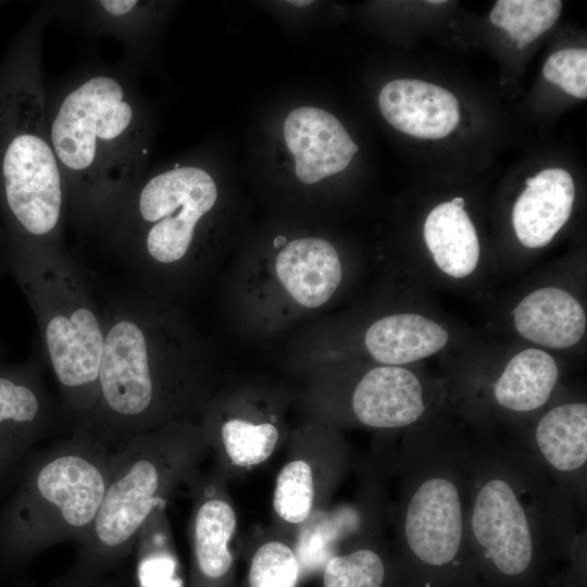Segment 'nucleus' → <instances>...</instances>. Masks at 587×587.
Returning <instances> with one entry per match:
<instances>
[{"label": "nucleus", "instance_id": "f03ea898", "mask_svg": "<svg viewBox=\"0 0 587 587\" xmlns=\"http://www.w3.org/2000/svg\"><path fill=\"white\" fill-rule=\"evenodd\" d=\"M46 114L68 213L96 234L143 177L149 127L137 90L124 71L86 68L47 91Z\"/></svg>", "mask_w": 587, "mask_h": 587}, {"label": "nucleus", "instance_id": "9b49d317", "mask_svg": "<svg viewBox=\"0 0 587 587\" xmlns=\"http://www.w3.org/2000/svg\"><path fill=\"white\" fill-rule=\"evenodd\" d=\"M583 514L587 495V404L566 402L547 410L521 446Z\"/></svg>", "mask_w": 587, "mask_h": 587}, {"label": "nucleus", "instance_id": "1a4fd4ad", "mask_svg": "<svg viewBox=\"0 0 587 587\" xmlns=\"http://www.w3.org/2000/svg\"><path fill=\"white\" fill-rule=\"evenodd\" d=\"M217 196L207 170L175 163L143 176L96 234L147 286L157 270L180 265L190 255Z\"/></svg>", "mask_w": 587, "mask_h": 587}, {"label": "nucleus", "instance_id": "c756f323", "mask_svg": "<svg viewBox=\"0 0 587 587\" xmlns=\"http://www.w3.org/2000/svg\"><path fill=\"white\" fill-rule=\"evenodd\" d=\"M288 3H291L294 5H298V7H304V5L311 4L312 1H310V0H307V1H288Z\"/></svg>", "mask_w": 587, "mask_h": 587}, {"label": "nucleus", "instance_id": "412c9836", "mask_svg": "<svg viewBox=\"0 0 587 587\" xmlns=\"http://www.w3.org/2000/svg\"><path fill=\"white\" fill-rule=\"evenodd\" d=\"M74 4L89 32L117 39L127 49L129 61L137 62L152 32L157 14L154 2L96 0Z\"/></svg>", "mask_w": 587, "mask_h": 587}, {"label": "nucleus", "instance_id": "20e7f679", "mask_svg": "<svg viewBox=\"0 0 587 587\" xmlns=\"http://www.w3.org/2000/svg\"><path fill=\"white\" fill-rule=\"evenodd\" d=\"M470 439L416 429L400 449L397 587H480L466 532Z\"/></svg>", "mask_w": 587, "mask_h": 587}, {"label": "nucleus", "instance_id": "7c9ffc66", "mask_svg": "<svg viewBox=\"0 0 587 587\" xmlns=\"http://www.w3.org/2000/svg\"><path fill=\"white\" fill-rule=\"evenodd\" d=\"M285 240H286L285 237L278 236V237L275 238L274 245H275L276 247H279V246H282V245L285 242Z\"/></svg>", "mask_w": 587, "mask_h": 587}, {"label": "nucleus", "instance_id": "a211bd4d", "mask_svg": "<svg viewBox=\"0 0 587 587\" xmlns=\"http://www.w3.org/2000/svg\"><path fill=\"white\" fill-rule=\"evenodd\" d=\"M559 378L554 359L539 349L514 355L491 386L498 408L511 414H532L550 400Z\"/></svg>", "mask_w": 587, "mask_h": 587}, {"label": "nucleus", "instance_id": "473e14b6", "mask_svg": "<svg viewBox=\"0 0 587 587\" xmlns=\"http://www.w3.org/2000/svg\"><path fill=\"white\" fill-rule=\"evenodd\" d=\"M428 3H432V4H438V3H445L446 1L444 0H433V1H427Z\"/></svg>", "mask_w": 587, "mask_h": 587}, {"label": "nucleus", "instance_id": "b1692460", "mask_svg": "<svg viewBox=\"0 0 587 587\" xmlns=\"http://www.w3.org/2000/svg\"><path fill=\"white\" fill-rule=\"evenodd\" d=\"M225 451L230 461L242 467H249L265 461L273 452L278 430L270 423L253 424L232 419L221 428Z\"/></svg>", "mask_w": 587, "mask_h": 587}, {"label": "nucleus", "instance_id": "cd10ccee", "mask_svg": "<svg viewBox=\"0 0 587 587\" xmlns=\"http://www.w3.org/2000/svg\"><path fill=\"white\" fill-rule=\"evenodd\" d=\"M4 271H8V266H7V248H5V240H4L3 230H2V228L0 226V275Z\"/></svg>", "mask_w": 587, "mask_h": 587}, {"label": "nucleus", "instance_id": "39448f33", "mask_svg": "<svg viewBox=\"0 0 587 587\" xmlns=\"http://www.w3.org/2000/svg\"><path fill=\"white\" fill-rule=\"evenodd\" d=\"M103 312L104 344L97 401L77 427L110 449L165 426L186 401L189 382L173 366L172 333L155 305L128 292ZM72 429V428H71Z\"/></svg>", "mask_w": 587, "mask_h": 587}, {"label": "nucleus", "instance_id": "f257e3e1", "mask_svg": "<svg viewBox=\"0 0 587 587\" xmlns=\"http://www.w3.org/2000/svg\"><path fill=\"white\" fill-rule=\"evenodd\" d=\"M466 532L480 587H586V539L570 497L520 445L470 440Z\"/></svg>", "mask_w": 587, "mask_h": 587}, {"label": "nucleus", "instance_id": "bb28decb", "mask_svg": "<svg viewBox=\"0 0 587 587\" xmlns=\"http://www.w3.org/2000/svg\"><path fill=\"white\" fill-rule=\"evenodd\" d=\"M542 74L569 95L587 98L586 49H563L552 53L545 62Z\"/></svg>", "mask_w": 587, "mask_h": 587}, {"label": "nucleus", "instance_id": "5701e85b", "mask_svg": "<svg viewBox=\"0 0 587 587\" xmlns=\"http://www.w3.org/2000/svg\"><path fill=\"white\" fill-rule=\"evenodd\" d=\"M392 575V563L372 546H362L328 560L323 574L324 587H385Z\"/></svg>", "mask_w": 587, "mask_h": 587}, {"label": "nucleus", "instance_id": "c85d7f7f", "mask_svg": "<svg viewBox=\"0 0 587 587\" xmlns=\"http://www.w3.org/2000/svg\"><path fill=\"white\" fill-rule=\"evenodd\" d=\"M536 39V37L532 34V32L529 30V28L523 30L522 35L520 36V38L516 40L517 41V48L519 49H522L524 48L526 45L530 43L532 41H534Z\"/></svg>", "mask_w": 587, "mask_h": 587}, {"label": "nucleus", "instance_id": "423d86ee", "mask_svg": "<svg viewBox=\"0 0 587 587\" xmlns=\"http://www.w3.org/2000/svg\"><path fill=\"white\" fill-rule=\"evenodd\" d=\"M7 266L34 313L43 357L58 383L71 428L80 426L97 401L103 312L63 245L8 251Z\"/></svg>", "mask_w": 587, "mask_h": 587}, {"label": "nucleus", "instance_id": "ddd939ff", "mask_svg": "<svg viewBox=\"0 0 587 587\" xmlns=\"http://www.w3.org/2000/svg\"><path fill=\"white\" fill-rule=\"evenodd\" d=\"M355 419L373 428L397 429L419 424L427 411L421 379L410 370L385 365L372 369L351 397Z\"/></svg>", "mask_w": 587, "mask_h": 587}, {"label": "nucleus", "instance_id": "6e6552de", "mask_svg": "<svg viewBox=\"0 0 587 587\" xmlns=\"http://www.w3.org/2000/svg\"><path fill=\"white\" fill-rule=\"evenodd\" d=\"M111 474V449L72 428L29 460L0 520V546L27 560L63 541L77 544L92 524Z\"/></svg>", "mask_w": 587, "mask_h": 587}, {"label": "nucleus", "instance_id": "f8f14e48", "mask_svg": "<svg viewBox=\"0 0 587 587\" xmlns=\"http://www.w3.org/2000/svg\"><path fill=\"white\" fill-rule=\"evenodd\" d=\"M283 129L295 158V173L303 184H315L341 172L359 150L339 120L320 108L292 110Z\"/></svg>", "mask_w": 587, "mask_h": 587}, {"label": "nucleus", "instance_id": "dca6fc26", "mask_svg": "<svg viewBox=\"0 0 587 587\" xmlns=\"http://www.w3.org/2000/svg\"><path fill=\"white\" fill-rule=\"evenodd\" d=\"M275 270L283 287L305 308H317L328 301L342 276L336 249L316 237L288 242L276 258Z\"/></svg>", "mask_w": 587, "mask_h": 587}, {"label": "nucleus", "instance_id": "2eb2a0df", "mask_svg": "<svg viewBox=\"0 0 587 587\" xmlns=\"http://www.w3.org/2000/svg\"><path fill=\"white\" fill-rule=\"evenodd\" d=\"M526 185L513 207L512 223L522 245L541 248L567 222L575 187L572 176L563 168H546L527 178Z\"/></svg>", "mask_w": 587, "mask_h": 587}, {"label": "nucleus", "instance_id": "2f4dec72", "mask_svg": "<svg viewBox=\"0 0 587 587\" xmlns=\"http://www.w3.org/2000/svg\"><path fill=\"white\" fill-rule=\"evenodd\" d=\"M550 587H567L563 582H557L552 584Z\"/></svg>", "mask_w": 587, "mask_h": 587}, {"label": "nucleus", "instance_id": "7ed1b4c3", "mask_svg": "<svg viewBox=\"0 0 587 587\" xmlns=\"http://www.w3.org/2000/svg\"><path fill=\"white\" fill-rule=\"evenodd\" d=\"M52 5L26 22L0 62V218L7 251L62 245L67 190L47 128L41 41Z\"/></svg>", "mask_w": 587, "mask_h": 587}, {"label": "nucleus", "instance_id": "4be33fe9", "mask_svg": "<svg viewBox=\"0 0 587 587\" xmlns=\"http://www.w3.org/2000/svg\"><path fill=\"white\" fill-rule=\"evenodd\" d=\"M236 529V515L229 503L205 499L197 508L192 525L193 554L198 572L207 579L223 577L233 563L228 542Z\"/></svg>", "mask_w": 587, "mask_h": 587}, {"label": "nucleus", "instance_id": "9d476101", "mask_svg": "<svg viewBox=\"0 0 587 587\" xmlns=\"http://www.w3.org/2000/svg\"><path fill=\"white\" fill-rule=\"evenodd\" d=\"M64 419L35 359L0 365V472L57 430Z\"/></svg>", "mask_w": 587, "mask_h": 587}, {"label": "nucleus", "instance_id": "4468645a", "mask_svg": "<svg viewBox=\"0 0 587 587\" xmlns=\"http://www.w3.org/2000/svg\"><path fill=\"white\" fill-rule=\"evenodd\" d=\"M378 104L391 126L421 139L447 137L461 118L459 101L451 91L419 79L387 83Z\"/></svg>", "mask_w": 587, "mask_h": 587}, {"label": "nucleus", "instance_id": "0eeeda50", "mask_svg": "<svg viewBox=\"0 0 587 587\" xmlns=\"http://www.w3.org/2000/svg\"><path fill=\"white\" fill-rule=\"evenodd\" d=\"M198 439L172 424L129 437L111 449L110 479L95 520L58 587L91 585L128 555L166 491L190 469Z\"/></svg>", "mask_w": 587, "mask_h": 587}, {"label": "nucleus", "instance_id": "393cba45", "mask_svg": "<svg viewBox=\"0 0 587 587\" xmlns=\"http://www.w3.org/2000/svg\"><path fill=\"white\" fill-rule=\"evenodd\" d=\"M314 499L313 475L303 460L287 463L279 472L273 496L276 514L292 524L305 521Z\"/></svg>", "mask_w": 587, "mask_h": 587}, {"label": "nucleus", "instance_id": "6ab92c4d", "mask_svg": "<svg viewBox=\"0 0 587 587\" xmlns=\"http://www.w3.org/2000/svg\"><path fill=\"white\" fill-rule=\"evenodd\" d=\"M447 330L413 313L388 315L374 322L364 342L372 357L387 365H400L429 357L448 341Z\"/></svg>", "mask_w": 587, "mask_h": 587}, {"label": "nucleus", "instance_id": "f3484780", "mask_svg": "<svg viewBox=\"0 0 587 587\" xmlns=\"http://www.w3.org/2000/svg\"><path fill=\"white\" fill-rule=\"evenodd\" d=\"M519 334L545 347L563 349L577 344L586 329V314L567 291L545 287L527 295L513 311Z\"/></svg>", "mask_w": 587, "mask_h": 587}, {"label": "nucleus", "instance_id": "aec40b11", "mask_svg": "<svg viewBox=\"0 0 587 587\" xmlns=\"http://www.w3.org/2000/svg\"><path fill=\"white\" fill-rule=\"evenodd\" d=\"M424 239L435 263L447 275L462 278L476 268L478 236L463 208L451 201L435 207L425 220Z\"/></svg>", "mask_w": 587, "mask_h": 587}, {"label": "nucleus", "instance_id": "a878e982", "mask_svg": "<svg viewBox=\"0 0 587 587\" xmlns=\"http://www.w3.org/2000/svg\"><path fill=\"white\" fill-rule=\"evenodd\" d=\"M300 564L294 551L280 541L262 545L254 553L250 570V587H297Z\"/></svg>", "mask_w": 587, "mask_h": 587}]
</instances>
